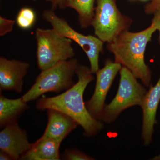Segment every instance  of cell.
<instances>
[{
	"instance_id": "obj_12",
	"label": "cell",
	"mask_w": 160,
	"mask_h": 160,
	"mask_svg": "<svg viewBox=\"0 0 160 160\" xmlns=\"http://www.w3.org/2000/svg\"><path fill=\"white\" fill-rule=\"evenodd\" d=\"M47 113L48 122L43 135L61 142L79 125L72 118L58 110L47 109Z\"/></svg>"
},
{
	"instance_id": "obj_13",
	"label": "cell",
	"mask_w": 160,
	"mask_h": 160,
	"mask_svg": "<svg viewBox=\"0 0 160 160\" xmlns=\"http://www.w3.org/2000/svg\"><path fill=\"white\" fill-rule=\"evenodd\" d=\"M61 142L43 135L33 144L21 158L26 160H58L60 159Z\"/></svg>"
},
{
	"instance_id": "obj_6",
	"label": "cell",
	"mask_w": 160,
	"mask_h": 160,
	"mask_svg": "<svg viewBox=\"0 0 160 160\" xmlns=\"http://www.w3.org/2000/svg\"><path fill=\"white\" fill-rule=\"evenodd\" d=\"M133 21L121 13L117 0H96L91 26L97 37L104 43L113 42L121 33L129 30Z\"/></svg>"
},
{
	"instance_id": "obj_17",
	"label": "cell",
	"mask_w": 160,
	"mask_h": 160,
	"mask_svg": "<svg viewBox=\"0 0 160 160\" xmlns=\"http://www.w3.org/2000/svg\"><path fill=\"white\" fill-rule=\"evenodd\" d=\"M63 159L67 160H92L93 158L77 149H67L63 153Z\"/></svg>"
},
{
	"instance_id": "obj_16",
	"label": "cell",
	"mask_w": 160,
	"mask_h": 160,
	"mask_svg": "<svg viewBox=\"0 0 160 160\" xmlns=\"http://www.w3.org/2000/svg\"><path fill=\"white\" fill-rule=\"evenodd\" d=\"M36 19L35 11L30 7H24L20 9L15 21L20 29L28 30L34 26Z\"/></svg>"
},
{
	"instance_id": "obj_23",
	"label": "cell",
	"mask_w": 160,
	"mask_h": 160,
	"mask_svg": "<svg viewBox=\"0 0 160 160\" xmlns=\"http://www.w3.org/2000/svg\"><path fill=\"white\" fill-rule=\"evenodd\" d=\"M140 1H147V0H140Z\"/></svg>"
},
{
	"instance_id": "obj_21",
	"label": "cell",
	"mask_w": 160,
	"mask_h": 160,
	"mask_svg": "<svg viewBox=\"0 0 160 160\" xmlns=\"http://www.w3.org/2000/svg\"><path fill=\"white\" fill-rule=\"evenodd\" d=\"M51 5V9L55 11L58 9H63L64 0H46Z\"/></svg>"
},
{
	"instance_id": "obj_22",
	"label": "cell",
	"mask_w": 160,
	"mask_h": 160,
	"mask_svg": "<svg viewBox=\"0 0 160 160\" xmlns=\"http://www.w3.org/2000/svg\"><path fill=\"white\" fill-rule=\"evenodd\" d=\"M0 160H12V158L4 152L1 151L0 152Z\"/></svg>"
},
{
	"instance_id": "obj_9",
	"label": "cell",
	"mask_w": 160,
	"mask_h": 160,
	"mask_svg": "<svg viewBox=\"0 0 160 160\" xmlns=\"http://www.w3.org/2000/svg\"><path fill=\"white\" fill-rule=\"evenodd\" d=\"M27 132L20 128L17 120L4 126L0 132V149L9 155L12 160L21 159L30 149Z\"/></svg>"
},
{
	"instance_id": "obj_19",
	"label": "cell",
	"mask_w": 160,
	"mask_h": 160,
	"mask_svg": "<svg viewBox=\"0 0 160 160\" xmlns=\"http://www.w3.org/2000/svg\"><path fill=\"white\" fill-rule=\"evenodd\" d=\"M160 9V0H151L150 2L145 6L144 11L146 14H153Z\"/></svg>"
},
{
	"instance_id": "obj_1",
	"label": "cell",
	"mask_w": 160,
	"mask_h": 160,
	"mask_svg": "<svg viewBox=\"0 0 160 160\" xmlns=\"http://www.w3.org/2000/svg\"><path fill=\"white\" fill-rule=\"evenodd\" d=\"M92 73L90 68L80 64L76 71L77 82L62 94L52 97L43 96L37 103V109H53L64 112L82 126L84 135L87 137L96 135L104 125L90 114L83 99L86 87L94 79Z\"/></svg>"
},
{
	"instance_id": "obj_18",
	"label": "cell",
	"mask_w": 160,
	"mask_h": 160,
	"mask_svg": "<svg viewBox=\"0 0 160 160\" xmlns=\"http://www.w3.org/2000/svg\"><path fill=\"white\" fill-rule=\"evenodd\" d=\"M16 21L0 16V36L9 34L13 30Z\"/></svg>"
},
{
	"instance_id": "obj_8",
	"label": "cell",
	"mask_w": 160,
	"mask_h": 160,
	"mask_svg": "<svg viewBox=\"0 0 160 160\" xmlns=\"http://www.w3.org/2000/svg\"><path fill=\"white\" fill-rule=\"evenodd\" d=\"M122 67L119 63L108 59L105 61L104 67L96 72L94 92L91 98L86 102V105L90 114L96 119L102 120L106 96Z\"/></svg>"
},
{
	"instance_id": "obj_10",
	"label": "cell",
	"mask_w": 160,
	"mask_h": 160,
	"mask_svg": "<svg viewBox=\"0 0 160 160\" xmlns=\"http://www.w3.org/2000/svg\"><path fill=\"white\" fill-rule=\"evenodd\" d=\"M30 65L24 61L0 57V89L21 92Z\"/></svg>"
},
{
	"instance_id": "obj_20",
	"label": "cell",
	"mask_w": 160,
	"mask_h": 160,
	"mask_svg": "<svg viewBox=\"0 0 160 160\" xmlns=\"http://www.w3.org/2000/svg\"><path fill=\"white\" fill-rule=\"evenodd\" d=\"M154 16L152 20V22L153 23L157 28V30L159 32V42L160 44V9H158L153 13Z\"/></svg>"
},
{
	"instance_id": "obj_7",
	"label": "cell",
	"mask_w": 160,
	"mask_h": 160,
	"mask_svg": "<svg viewBox=\"0 0 160 160\" xmlns=\"http://www.w3.org/2000/svg\"><path fill=\"white\" fill-rule=\"evenodd\" d=\"M43 17L58 33L71 40L82 48L89 59L92 72L96 73L99 69V58L100 53L104 52V42L96 36L85 35L76 31L52 9L45 10Z\"/></svg>"
},
{
	"instance_id": "obj_11",
	"label": "cell",
	"mask_w": 160,
	"mask_h": 160,
	"mask_svg": "<svg viewBox=\"0 0 160 160\" xmlns=\"http://www.w3.org/2000/svg\"><path fill=\"white\" fill-rule=\"evenodd\" d=\"M160 102V77L155 86H151L146 92L141 107L143 112L142 138L144 144L149 145L152 141L157 112Z\"/></svg>"
},
{
	"instance_id": "obj_4",
	"label": "cell",
	"mask_w": 160,
	"mask_h": 160,
	"mask_svg": "<svg viewBox=\"0 0 160 160\" xmlns=\"http://www.w3.org/2000/svg\"><path fill=\"white\" fill-rule=\"evenodd\" d=\"M119 73L117 94L110 103L105 105L103 110L101 121L107 123L114 122L125 109L132 106H141L147 92L145 87L126 67L122 66Z\"/></svg>"
},
{
	"instance_id": "obj_3",
	"label": "cell",
	"mask_w": 160,
	"mask_h": 160,
	"mask_svg": "<svg viewBox=\"0 0 160 160\" xmlns=\"http://www.w3.org/2000/svg\"><path fill=\"white\" fill-rule=\"evenodd\" d=\"M80 64L76 58L60 62L41 71L35 83L22 97L26 102H31L48 92L58 93L74 85L73 78Z\"/></svg>"
},
{
	"instance_id": "obj_5",
	"label": "cell",
	"mask_w": 160,
	"mask_h": 160,
	"mask_svg": "<svg viewBox=\"0 0 160 160\" xmlns=\"http://www.w3.org/2000/svg\"><path fill=\"white\" fill-rule=\"evenodd\" d=\"M35 38L37 64L41 71L72 58L75 55L72 46L73 42L60 35L52 28H37Z\"/></svg>"
},
{
	"instance_id": "obj_2",
	"label": "cell",
	"mask_w": 160,
	"mask_h": 160,
	"mask_svg": "<svg viewBox=\"0 0 160 160\" xmlns=\"http://www.w3.org/2000/svg\"><path fill=\"white\" fill-rule=\"evenodd\" d=\"M157 30L151 22L149 27L142 31L123 32L113 42L107 44V49L114 55L115 62L129 69L147 87L150 84L152 72L145 62V51Z\"/></svg>"
},
{
	"instance_id": "obj_14",
	"label": "cell",
	"mask_w": 160,
	"mask_h": 160,
	"mask_svg": "<svg viewBox=\"0 0 160 160\" xmlns=\"http://www.w3.org/2000/svg\"><path fill=\"white\" fill-rule=\"evenodd\" d=\"M27 102L23 98H8L0 96V126L3 128L9 123L17 121L18 118L28 109Z\"/></svg>"
},
{
	"instance_id": "obj_15",
	"label": "cell",
	"mask_w": 160,
	"mask_h": 160,
	"mask_svg": "<svg viewBox=\"0 0 160 160\" xmlns=\"http://www.w3.org/2000/svg\"><path fill=\"white\" fill-rule=\"evenodd\" d=\"M96 0H64L63 9L70 8L76 11L78 21L82 29L91 26L94 17L95 3Z\"/></svg>"
}]
</instances>
